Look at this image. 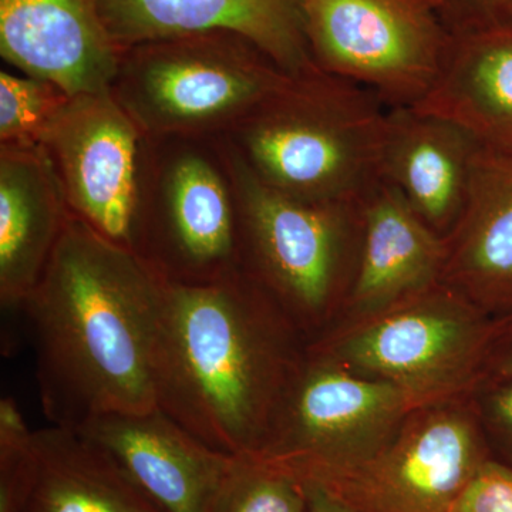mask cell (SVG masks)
I'll use <instances>...</instances> for the list:
<instances>
[{
	"instance_id": "6da1fadb",
	"label": "cell",
	"mask_w": 512,
	"mask_h": 512,
	"mask_svg": "<svg viewBox=\"0 0 512 512\" xmlns=\"http://www.w3.org/2000/svg\"><path fill=\"white\" fill-rule=\"evenodd\" d=\"M164 279L140 256L69 221L22 309L32 323L40 403L77 429L157 407L154 349Z\"/></svg>"
},
{
	"instance_id": "7a4b0ae2",
	"label": "cell",
	"mask_w": 512,
	"mask_h": 512,
	"mask_svg": "<svg viewBox=\"0 0 512 512\" xmlns=\"http://www.w3.org/2000/svg\"><path fill=\"white\" fill-rule=\"evenodd\" d=\"M296 326L241 272L164 281L154 349L158 409L214 450L252 456L305 349Z\"/></svg>"
},
{
	"instance_id": "3957f363",
	"label": "cell",
	"mask_w": 512,
	"mask_h": 512,
	"mask_svg": "<svg viewBox=\"0 0 512 512\" xmlns=\"http://www.w3.org/2000/svg\"><path fill=\"white\" fill-rule=\"evenodd\" d=\"M389 109L366 87L313 67L291 74L221 140L284 194L360 200L382 180Z\"/></svg>"
},
{
	"instance_id": "277c9868",
	"label": "cell",
	"mask_w": 512,
	"mask_h": 512,
	"mask_svg": "<svg viewBox=\"0 0 512 512\" xmlns=\"http://www.w3.org/2000/svg\"><path fill=\"white\" fill-rule=\"evenodd\" d=\"M289 76L244 36L211 30L120 50L109 90L153 138H221Z\"/></svg>"
},
{
	"instance_id": "5b68a950",
	"label": "cell",
	"mask_w": 512,
	"mask_h": 512,
	"mask_svg": "<svg viewBox=\"0 0 512 512\" xmlns=\"http://www.w3.org/2000/svg\"><path fill=\"white\" fill-rule=\"evenodd\" d=\"M221 140V138H220ZM238 205L239 272L298 329L348 296L362 242V201H312L259 181L221 140Z\"/></svg>"
},
{
	"instance_id": "8992f818",
	"label": "cell",
	"mask_w": 512,
	"mask_h": 512,
	"mask_svg": "<svg viewBox=\"0 0 512 512\" xmlns=\"http://www.w3.org/2000/svg\"><path fill=\"white\" fill-rule=\"evenodd\" d=\"M491 335L483 309L440 282L306 349L443 403L473 382Z\"/></svg>"
},
{
	"instance_id": "52a82bcc",
	"label": "cell",
	"mask_w": 512,
	"mask_h": 512,
	"mask_svg": "<svg viewBox=\"0 0 512 512\" xmlns=\"http://www.w3.org/2000/svg\"><path fill=\"white\" fill-rule=\"evenodd\" d=\"M39 146L72 218L144 259L154 140L110 90L70 97Z\"/></svg>"
},
{
	"instance_id": "ba28073f",
	"label": "cell",
	"mask_w": 512,
	"mask_h": 512,
	"mask_svg": "<svg viewBox=\"0 0 512 512\" xmlns=\"http://www.w3.org/2000/svg\"><path fill=\"white\" fill-rule=\"evenodd\" d=\"M439 403L306 349L261 447L248 457L289 474L350 463L386 443L410 414Z\"/></svg>"
},
{
	"instance_id": "9c48e42d",
	"label": "cell",
	"mask_w": 512,
	"mask_h": 512,
	"mask_svg": "<svg viewBox=\"0 0 512 512\" xmlns=\"http://www.w3.org/2000/svg\"><path fill=\"white\" fill-rule=\"evenodd\" d=\"M434 0H301L303 32L323 72L413 107L440 76L453 35Z\"/></svg>"
},
{
	"instance_id": "30bf717a",
	"label": "cell",
	"mask_w": 512,
	"mask_h": 512,
	"mask_svg": "<svg viewBox=\"0 0 512 512\" xmlns=\"http://www.w3.org/2000/svg\"><path fill=\"white\" fill-rule=\"evenodd\" d=\"M153 140L144 261L175 284L237 274V195L220 138Z\"/></svg>"
},
{
	"instance_id": "8fae6325",
	"label": "cell",
	"mask_w": 512,
	"mask_h": 512,
	"mask_svg": "<svg viewBox=\"0 0 512 512\" xmlns=\"http://www.w3.org/2000/svg\"><path fill=\"white\" fill-rule=\"evenodd\" d=\"M484 460L473 416L448 400L410 414L369 456L293 477L353 512H450Z\"/></svg>"
},
{
	"instance_id": "7c38bea8",
	"label": "cell",
	"mask_w": 512,
	"mask_h": 512,
	"mask_svg": "<svg viewBox=\"0 0 512 512\" xmlns=\"http://www.w3.org/2000/svg\"><path fill=\"white\" fill-rule=\"evenodd\" d=\"M0 512H167L79 431L30 430L0 400Z\"/></svg>"
},
{
	"instance_id": "4fadbf2b",
	"label": "cell",
	"mask_w": 512,
	"mask_h": 512,
	"mask_svg": "<svg viewBox=\"0 0 512 512\" xmlns=\"http://www.w3.org/2000/svg\"><path fill=\"white\" fill-rule=\"evenodd\" d=\"M74 430L167 512H207L234 458L202 443L158 407L101 414Z\"/></svg>"
},
{
	"instance_id": "5bb4252c",
	"label": "cell",
	"mask_w": 512,
	"mask_h": 512,
	"mask_svg": "<svg viewBox=\"0 0 512 512\" xmlns=\"http://www.w3.org/2000/svg\"><path fill=\"white\" fill-rule=\"evenodd\" d=\"M101 0H0V55L26 76L69 96L106 92L120 50L104 26Z\"/></svg>"
},
{
	"instance_id": "9a60e30c",
	"label": "cell",
	"mask_w": 512,
	"mask_h": 512,
	"mask_svg": "<svg viewBox=\"0 0 512 512\" xmlns=\"http://www.w3.org/2000/svg\"><path fill=\"white\" fill-rule=\"evenodd\" d=\"M100 9L119 50L160 37L225 30L254 43L286 73L316 67L301 0H101Z\"/></svg>"
},
{
	"instance_id": "2e32d148",
	"label": "cell",
	"mask_w": 512,
	"mask_h": 512,
	"mask_svg": "<svg viewBox=\"0 0 512 512\" xmlns=\"http://www.w3.org/2000/svg\"><path fill=\"white\" fill-rule=\"evenodd\" d=\"M481 144L454 121L416 107L387 114L382 180L443 237L466 205Z\"/></svg>"
},
{
	"instance_id": "e0dca14e",
	"label": "cell",
	"mask_w": 512,
	"mask_h": 512,
	"mask_svg": "<svg viewBox=\"0 0 512 512\" xmlns=\"http://www.w3.org/2000/svg\"><path fill=\"white\" fill-rule=\"evenodd\" d=\"M447 252V238L380 180L362 201V242L346 296L349 308L362 318L440 284Z\"/></svg>"
},
{
	"instance_id": "ac0fdd59",
	"label": "cell",
	"mask_w": 512,
	"mask_h": 512,
	"mask_svg": "<svg viewBox=\"0 0 512 512\" xmlns=\"http://www.w3.org/2000/svg\"><path fill=\"white\" fill-rule=\"evenodd\" d=\"M72 220L40 146H0V301L22 309Z\"/></svg>"
},
{
	"instance_id": "d6986e66",
	"label": "cell",
	"mask_w": 512,
	"mask_h": 512,
	"mask_svg": "<svg viewBox=\"0 0 512 512\" xmlns=\"http://www.w3.org/2000/svg\"><path fill=\"white\" fill-rule=\"evenodd\" d=\"M441 282L484 312L512 309V153L481 146L466 205L447 235Z\"/></svg>"
},
{
	"instance_id": "ffe728a7",
	"label": "cell",
	"mask_w": 512,
	"mask_h": 512,
	"mask_svg": "<svg viewBox=\"0 0 512 512\" xmlns=\"http://www.w3.org/2000/svg\"><path fill=\"white\" fill-rule=\"evenodd\" d=\"M451 35L440 76L413 107L454 121L483 147L512 153V28Z\"/></svg>"
},
{
	"instance_id": "44dd1931",
	"label": "cell",
	"mask_w": 512,
	"mask_h": 512,
	"mask_svg": "<svg viewBox=\"0 0 512 512\" xmlns=\"http://www.w3.org/2000/svg\"><path fill=\"white\" fill-rule=\"evenodd\" d=\"M305 485L255 457H235L207 512H305Z\"/></svg>"
},
{
	"instance_id": "7402d4cb",
	"label": "cell",
	"mask_w": 512,
	"mask_h": 512,
	"mask_svg": "<svg viewBox=\"0 0 512 512\" xmlns=\"http://www.w3.org/2000/svg\"><path fill=\"white\" fill-rule=\"evenodd\" d=\"M70 97L47 80L0 70V146H39Z\"/></svg>"
},
{
	"instance_id": "603a6c76",
	"label": "cell",
	"mask_w": 512,
	"mask_h": 512,
	"mask_svg": "<svg viewBox=\"0 0 512 512\" xmlns=\"http://www.w3.org/2000/svg\"><path fill=\"white\" fill-rule=\"evenodd\" d=\"M450 512H512V467L490 458L484 460Z\"/></svg>"
},
{
	"instance_id": "cb8c5ba5",
	"label": "cell",
	"mask_w": 512,
	"mask_h": 512,
	"mask_svg": "<svg viewBox=\"0 0 512 512\" xmlns=\"http://www.w3.org/2000/svg\"><path fill=\"white\" fill-rule=\"evenodd\" d=\"M457 32L480 28H512V0H454Z\"/></svg>"
},
{
	"instance_id": "d4e9b609",
	"label": "cell",
	"mask_w": 512,
	"mask_h": 512,
	"mask_svg": "<svg viewBox=\"0 0 512 512\" xmlns=\"http://www.w3.org/2000/svg\"><path fill=\"white\" fill-rule=\"evenodd\" d=\"M487 414L512 467V379L490 394Z\"/></svg>"
},
{
	"instance_id": "484cf974",
	"label": "cell",
	"mask_w": 512,
	"mask_h": 512,
	"mask_svg": "<svg viewBox=\"0 0 512 512\" xmlns=\"http://www.w3.org/2000/svg\"><path fill=\"white\" fill-rule=\"evenodd\" d=\"M302 484L305 485L306 491L305 512H353L316 485Z\"/></svg>"
},
{
	"instance_id": "4316f807",
	"label": "cell",
	"mask_w": 512,
	"mask_h": 512,
	"mask_svg": "<svg viewBox=\"0 0 512 512\" xmlns=\"http://www.w3.org/2000/svg\"><path fill=\"white\" fill-rule=\"evenodd\" d=\"M500 373L508 379H512V343L505 350L503 357L500 360Z\"/></svg>"
},
{
	"instance_id": "83f0119b",
	"label": "cell",
	"mask_w": 512,
	"mask_h": 512,
	"mask_svg": "<svg viewBox=\"0 0 512 512\" xmlns=\"http://www.w3.org/2000/svg\"><path fill=\"white\" fill-rule=\"evenodd\" d=\"M434 2H436V3H437V6H439V5H440V0H434Z\"/></svg>"
}]
</instances>
